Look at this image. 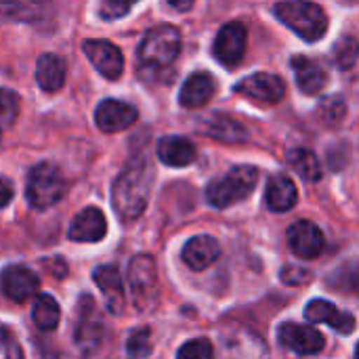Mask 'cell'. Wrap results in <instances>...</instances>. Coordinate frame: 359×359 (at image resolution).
Wrapping results in <instances>:
<instances>
[{"instance_id":"obj_17","label":"cell","mask_w":359,"mask_h":359,"mask_svg":"<svg viewBox=\"0 0 359 359\" xmlns=\"http://www.w3.org/2000/svg\"><path fill=\"white\" fill-rule=\"evenodd\" d=\"M93 280L103 294L109 313H122L124 309V286L116 265H101L93 271Z\"/></svg>"},{"instance_id":"obj_5","label":"cell","mask_w":359,"mask_h":359,"mask_svg":"<svg viewBox=\"0 0 359 359\" xmlns=\"http://www.w3.org/2000/svg\"><path fill=\"white\" fill-rule=\"evenodd\" d=\"M65 179L61 170L53 164H38L27 175L25 196L34 208H48L55 206L65 196Z\"/></svg>"},{"instance_id":"obj_3","label":"cell","mask_w":359,"mask_h":359,"mask_svg":"<svg viewBox=\"0 0 359 359\" xmlns=\"http://www.w3.org/2000/svg\"><path fill=\"white\" fill-rule=\"evenodd\" d=\"M259 181V170L255 166H236L225 177L210 181L206 189V198L215 208H227L242 200H246Z\"/></svg>"},{"instance_id":"obj_24","label":"cell","mask_w":359,"mask_h":359,"mask_svg":"<svg viewBox=\"0 0 359 359\" xmlns=\"http://www.w3.org/2000/svg\"><path fill=\"white\" fill-rule=\"evenodd\" d=\"M202 130L212 137V139H219V141H225V143H240L246 139V130L240 122H236L233 118L229 116H223V114H217V116H210L206 120V124L202 126Z\"/></svg>"},{"instance_id":"obj_13","label":"cell","mask_w":359,"mask_h":359,"mask_svg":"<svg viewBox=\"0 0 359 359\" xmlns=\"http://www.w3.org/2000/svg\"><path fill=\"white\" fill-rule=\"evenodd\" d=\"M288 244L301 259H318L326 246L322 229L311 221H297L288 229Z\"/></svg>"},{"instance_id":"obj_1","label":"cell","mask_w":359,"mask_h":359,"mask_svg":"<svg viewBox=\"0 0 359 359\" xmlns=\"http://www.w3.org/2000/svg\"><path fill=\"white\" fill-rule=\"evenodd\" d=\"M151 189V166L145 158H133L111 189V202L116 212L124 221H135L147 206Z\"/></svg>"},{"instance_id":"obj_8","label":"cell","mask_w":359,"mask_h":359,"mask_svg":"<svg viewBox=\"0 0 359 359\" xmlns=\"http://www.w3.org/2000/svg\"><path fill=\"white\" fill-rule=\"evenodd\" d=\"M74 334L82 351H95L103 341V322L90 297H82L78 303Z\"/></svg>"},{"instance_id":"obj_7","label":"cell","mask_w":359,"mask_h":359,"mask_svg":"<svg viewBox=\"0 0 359 359\" xmlns=\"http://www.w3.org/2000/svg\"><path fill=\"white\" fill-rule=\"evenodd\" d=\"M246 42H248V29L240 21H231L223 25L215 38V57L227 67H236L246 53Z\"/></svg>"},{"instance_id":"obj_16","label":"cell","mask_w":359,"mask_h":359,"mask_svg":"<svg viewBox=\"0 0 359 359\" xmlns=\"http://www.w3.org/2000/svg\"><path fill=\"white\" fill-rule=\"evenodd\" d=\"M107 233V221H105V215L95 208V206H88L84 208L82 212L76 215V219L72 221V227H69V240L72 242H86V244H93V242H101Z\"/></svg>"},{"instance_id":"obj_11","label":"cell","mask_w":359,"mask_h":359,"mask_svg":"<svg viewBox=\"0 0 359 359\" xmlns=\"http://www.w3.org/2000/svg\"><path fill=\"white\" fill-rule=\"evenodd\" d=\"M38 276L23 265H8L0 273V290L13 303H25L38 292Z\"/></svg>"},{"instance_id":"obj_37","label":"cell","mask_w":359,"mask_h":359,"mask_svg":"<svg viewBox=\"0 0 359 359\" xmlns=\"http://www.w3.org/2000/svg\"><path fill=\"white\" fill-rule=\"evenodd\" d=\"M355 359H359V345H358V349H355Z\"/></svg>"},{"instance_id":"obj_25","label":"cell","mask_w":359,"mask_h":359,"mask_svg":"<svg viewBox=\"0 0 359 359\" xmlns=\"http://www.w3.org/2000/svg\"><path fill=\"white\" fill-rule=\"evenodd\" d=\"M32 320L34 326L42 332H50L57 328L61 320V309L59 303L50 294H38L34 299V309H32Z\"/></svg>"},{"instance_id":"obj_35","label":"cell","mask_w":359,"mask_h":359,"mask_svg":"<svg viewBox=\"0 0 359 359\" xmlns=\"http://www.w3.org/2000/svg\"><path fill=\"white\" fill-rule=\"evenodd\" d=\"M13 185L8 179H0V208L8 206V202L13 200Z\"/></svg>"},{"instance_id":"obj_21","label":"cell","mask_w":359,"mask_h":359,"mask_svg":"<svg viewBox=\"0 0 359 359\" xmlns=\"http://www.w3.org/2000/svg\"><path fill=\"white\" fill-rule=\"evenodd\" d=\"M292 69H294V76H297V84L305 95H318L328 82V76H326L324 67L318 61H313V59H309L305 55L292 57Z\"/></svg>"},{"instance_id":"obj_12","label":"cell","mask_w":359,"mask_h":359,"mask_svg":"<svg viewBox=\"0 0 359 359\" xmlns=\"http://www.w3.org/2000/svg\"><path fill=\"white\" fill-rule=\"evenodd\" d=\"M278 337L286 349H290L299 355H316L326 347L324 337L316 328L303 326V324L284 322L278 330Z\"/></svg>"},{"instance_id":"obj_29","label":"cell","mask_w":359,"mask_h":359,"mask_svg":"<svg viewBox=\"0 0 359 359\" xmlns=\"http://www.w3.org/2000/svg\"><path fill=\"white\" fill-rule=\"evenodd\" d=\"M17 114H19V97L8 88H0V128L13 126Z\"/></svg>"},{"instance_id":"obj_34","label":"cell","mask_w":359,"mask_h":359,"mask_svg":"<svg viewBox=\"0 0 359 359\" xmlns=\"http://www.w3.org/2000/svg\"><path fill=\"white\" fill-rule=\"evenodd\" d=\"M282 280L286 282V284H303V282H309L311 280V276L305 271V269H301V267H286V271H284V276H282Z\"/></svg>"},{"instance_id":"obj_19","label":"cell","mask_w":359,"mask_h":359,"mask_svg":"<svg viewBox=\"0 0 359 359\" xmlns=\"http://www.w3.org/2000/svg\"><path fill=\"white\" fill-rule=\"evenodd\" d=\"M215 78L206 72H196L191 74L185 84L181 86V93H179V101L183 107L187 109H198V107H204L212 95H215Z\"/></svg>"},{"instance_id":"obj_32","label":"cell","mask_w":359,"mask_h":359,"mask_svg":"<svg viewBox=\"0 0 359 359\" xmlns=\"http://www.w3.org/2000/svg\"><path fill=\"white\" fill-rule=\"evenodd\" d=\"M0 359H23L21 347L15 341V337L0 326Z\"/></svg>"},{"instance_id":"obj_30","label":"cell","mask_w":359,"mask_h":359,"mask_svg":"<svg viewBox=\"0 0 359 359\" xmlns=\"http://www.w3.org/2000/svg\"><path fill=\"white\" fill-rule=\"evenodd\" d=\"M330 282H332L334 290L358 292L359 294V265H345V267H341Z\"/></svg>"},{"instance_id":"obj_9","label":"cell","mask_w":359,"mask_h":359,"mask_svg":"<svg viewBox=\"0 0 359 359\" xmlns=\"http://www.w3.org/2000/svg\"><path fill=\"white\" fill-rule=\"evenodd\" d=\"M82 50L103 78L118 80L122 76V69H124L122 50L109 40H86L82 44Z\"/></svg>"},{"instance_id":"obj_36","label":"cell","mask_w":359,"mask_h":359,"mask_svg":"<svg viewBox=\"0 0 359 359\" xmlns=\"http://www.w3.org/2000/svg\"><path fill=\"white\" fill-rule=\"evenodd\" d=\"M168 6L179 8V11H187V8H191V2H183V4H179V2H168Z\"/></svg>"},{"instance_id":"obj_18","label":"cell","mask_w":359,"mask_h":359,"mask_svg":"<svg viewBox=\"0 0 359 359\" xmlns=\"http://www.w3.org/2000/svg\"><path fill=\"white\" fill-rule=\"evenodd\" d=\"M221 257V246L212 236H196L183 248V261L194 271L208 269Z\"/></svg>"},{"instance_id":"obj_22","label":"cell","mask_w":359,"mask_h":359,"mask_svg":"<svg viewBox=\"0 0 359 359\" xmlns=\"http://www.w3.org/2000/svg\"><path fill=\"white\" fill-rule=\"evenodd\" d=\"M297 187L292 183V179L288 175H276L269 179L267 191H265V202L267 208L273 212H286L290 208H294L297 204Z\"/></svg>"},{"instance_id":"obj_26","label":"cell","mask_w":359,"mask_h":359,"mask_svg":"<svg viewBox=\"0 0 359 359\" xmlns=\"http://www.w3.org/2000/svg\"><path fill=\"white\" fill-rule=\"evenodd\" d=\"M288 162L307 181H318L322 177L320 162H318L316 154L309 151V149H294V151H290L288 154Z\"/></svg>"},{"instance_id":"obj_38","label":"cell","mask_w":359,"mask_h":359,"mask_svg":"<svg viewBox=\"0 0 359 359\" xmlns=\"http://www.w3.org/2000/svg\"><path fill=\"white\" fill-rule=\"evenodd\" d=\"M0 141H2V137H0Z\"/></svg>"},{"instance_id":"obj_33","label":"cell","mask_w":359,"mask_h":359,"mask_svg":"<svg viewBox=\"0 0 359 359\" xmlns=\"http://www.w3.org/2000/svg\"><path fill=\"white\" fill-rule=\"evenodd\" d=\"M133 8L130 2H120V0H107L99 6V13L105 21H111V19H120L124 17L128 11Z\"/></svg>"},{"instance_id":"obj_31","label":"cell","mask_w":359,"mask_h":359,"mask_svg":"<svg viewBox=\"0 0 359 359\" xmlns=\"http://www.w3.org/2000/svg\"><path fill=\"white\" fill-rule=\"evenodd\" d=\"M177 359H215L212 343L208 339H194L179 349Z\"/></svg>"},{"instance_id":"obj_6","label":"cell","mask_w":359,"mask_h":359,"mask_svg":"<svg viewBox=\"0 0 359 359\" xmlns=\"http://www.w3.org/2000/svg\"><path fill=\"white\" fill-rule=\"evenodd\" d=\"M128 284L135 305L145 311L154 305L158 294V271L156 261L149 255H137L128 265Z\"/></svg>"},{"instance_id":"obj_14","label":"cell","mask_w":359,"mask_h":359,"mask_svg":"<svg viewBox=\"0 0 359 359\" xmlns=\"http://www.w3.org/2000/svg\"><path fill=\"white\" fill-rule=\"evenodd\" d=\"M95 122L103 133H118L126 130L137 122V109L130 103L116 101V99H105L99 103L95 111Z\"/></svg>"},{"instance_id":"obj_2","label":"cell","mask_w":359,"mask_h":359,"mask_svg":"<svg viewBox=\"0 0 359 359\" xmlns=\"http://www.w3.org/2000/svg\"><path fill=\"white\" fill-rule=\"evenodd\" d=\"M273 13L284 25L294 29L307 42H318L328 32V15L320 4L303 2V0L278 2L273 6Z\"/></svg>"},{"instance_id":"obj_27","label":"cell","mask_w":359,"mask_h":359,"mask_svg":"<svg viewBox=\"0 0 359 359\" xmlns=\"http://www.w3.org/2000/svg\"><path fill=\"white\" fill-rule=\"evenodd\" d=\"M359 59V42L353 36H345L334 46V61L341 69H351Z\"/></svg>"},{"instance_id":"obj_28","label":"cell","mask_w":359,"mask_h":359,"mask_svg":"<svg viewBox=\"0 0 359 359\" xmlns=\"http://www.w3.org/2000/svg\"><path fill=\"white\" fill-rule=\"evenodd\" d=\"M126 353H128V359H145L151 353V332H149V328H139L128 337Z\"/></svg>"},{"instance_id":"obj_15","label":"cell","mask_w":359,"mask_h":359,"mask_svg":"<svg viewBox=\"0 0 359 359\" xmlns=\"http://www.w3.org/2000/svg\"><path fill=\"white\" fill-rule=\"evenodd\" d=\"M305 320L309 324H328L343 334H351L355 330V318L324 299H316L305 307Z\"/></svg>"},{"instance_id":"obj_23","label":"cell","mask_w":359,"mask_h":359,"mask_svg":"<svg viewBox=\"0 0 359 359\" xmlns=\"http://www.w3.org/2000/svg\"><path fill=\"white\" fill-rule=\"evenodd\" d=\"M65 61L57 55H42L36 63V82L42 90L55 93L65 84Z\"/></svg>"},{"instance_id":"obj_4","label":"cell","mask_w":359,"mask_h":359,"mask_svg":"<svg viewBox=\"0 0 359 359\" xmlns=\"http://www.w3.org/2000/svg\"><path fill=\"white\" fill-rule=\"evenodd\" d=\"M181 50V32L175 25L162 23L151 27L139 44V61L143 67H168Z\"/></svg>"},{"instance_id":"obj_20","label":"cell","mask_w":359,"mask_h":359,"mask_svg":"<svg viewBox=\"0 0 359 359\" xmlns=\"http://www.w3.org/2000/svg\"><path fill=\"white\" fill-rule=\"evenodd\" d=\"M198 151L196 145L187 139V137H179V135H170L160 139L158 143V158L175 168H183L189 166L196 160Z\"/></svg>"},{"instance_id":"obj_10","label":"cell","mask_w":359,"mask_h":359,"mask_svg":"<svg viewBox=\"0 0 359 359\" xmlns=\"http://www.w3.org/2000/svg\"><path fill=\"white\" fill-rule=\"evenodd\" d=\"M236 93L252 99V101H259V103H278L284 99L286 95V84L280 76L276 74H267V72H259V74H252L248 78H244L238 86H236Z\"/></svg>"}]
</instances>
